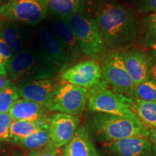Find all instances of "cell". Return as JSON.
I'll return each instance as SVG.
<instances>
[{
  "instance_id": "cell-1",
  "label": "cell",
  "mask_w": 156,
  "mask_h": 156,
  "mask_svg": "<svg viewBox=\"0 0 156 156\" xmlns=\"http://www.w3.org/2000/svg\"><path fill=\"white\" fill-rule=\"evenodd\" d=\"M94 18L110 52L126 50L136 42L142 30L134 11L116 2L101 7Z\"/></svg>"
},
{
  "instance_id": "cell-2",
  "label": "cell",
  "mask_w": 156,
  "mask_h": 156,
  "mask_svg": "<svg viewBox=\"0 0 156 156\" xmlns=\"http://www.w3.org/2000/svg\"><path fill=\"white\" fill-rule=\"evenodd\" d=\"M86 128L91 137L103 143L129 137L148 138L150 135V128L140 120L103 113H95L87 120Z\"/></svg>"
},
{
  "instance_id": "cell-3",
  "label": "cell",
  "mask_w": 156,
  "mask_h": 156,
  "mask_svg": "<svg viewBox=\"0 0 156 156\" xmlns=\"http://www.w3.org/2000/svg\"><path fill=\"white\" fill-rule=\"evenodd\" d=\"M8 73L14 81L51 78L58 73L57 68L41 48L29 46L12 57Z\"/></svg>"
},
{
  "instance_id": "cell-4",
  "label": "cell",
  "mask_w": 156,
  "mask_h": 156,
  "mask_svg": "<svg viewBox=\"0 0 156 156\" xmlns=\"http://www.w3.org/2000/svg\"><path fill=\"white\" fill-rule=\"evenodd\" d=\"M63 19L73 28L83 54L103 62L110 51L105 46L94 17L77 13Z\"/></svg>"
},
{
  "instance_id": "cell-5",
  "label": "cell",
  "mask_w": 156,
  "mask_h": 156,
  "mask_svg": "<svg viewBox=\"0 0 156 156\" xmlns=\"http://www.w3.org/2000/svg\"><path fill=\"white\" fill-rule=\"evenodd\" d=\"M133 99L116 92L105 85L89 90L87 107L94 113L116 115L133 120H140L132 109Z\"/></svg>"
},
{
  "instance_id": "cell-6",
  "label": "cell",
  "mask_w": 156,
  "mask_h": 156,
  "mask_svg": "<svg viewBox=\"0 0 156 156\" xmlns=\"http://www.w3.org/2000/svg\"><path fill=\"white\" fill-rule=\"evenodd\" d=\"M48 0H9L0 7V15L20 24L38 25L46 17Z\"/></svg>"
},
{
  "instance_id": "cell-7",
  "label": "cell",
  "mask_w": 156,
  "mask_h": 156,
  "mask_svg": "<svg viewBox=\"0 0 156 156\" xmlns=\"http://www.w3.org/2000/svg\"><path fill=\"white\" fill-rule=\"evenodd\" d=\"M101 69L103 79L111 88L127 98H134L135 85L126 69L120 51L110 52L103 60Z\"/></svg>"
},
{
  "instance_id": "cell-8",
  "label": "cell",
  "mask_w": 156,
  "mask_h": 156,
  "mask_svg": "<svg viewBox=\"0 0 156 156\" xmlns=\"http://www.w3.org/2000/svg\"><path fill=\"white\" fill-rule=\"evenodd\" d=\"M89 90L66 81L57 85L51 111L78 116L86 108Z\"/></svg>"
},
{
  "instance_id": "cell-9",
  "label": "cell",
  "mask_w": 156,
  "mask_h": 156,
  "mask_svg": "<svg viewBox=\"0 0 156 156\" xmlns=\"http://www.w3.org/2000/svg\"><path fill=\"white\" fill-rule=\"evenodd\" d=\"M60 77L63 81L84 87L88 90L108 85L103 77L100 64L91 58L70 66L62 72Z\"/></svg>"
},
{
  "instance_id": "cell-10",
  "label": "cell",
  "mask_w": 156,
  "mask_h": 156,
  "mask_svg": "<svg viewBox=\"0 0 156 156\" xmlns=\"http://www.w3.org/2000/svg\"><path fill=\"white\" fill-rule=\"evenodd\" d=\"M38 38L41 48L52 60L58 73L71 66L67 51L53 29L47 25H41L38 28Z\"/></svg>"
},
{
  "instance_id": "cell-11",
  "label": "cell",
  "mask_w": 156,
  "mask_h": 156,
  "mask_svg": "<svg viewBox=\"0 0 156 156\" xmlns=\"http://www.w3.org/2000/svg\"><path fill=\"white\" fill-rule=\"evenodd\" d=\"M57 85L51 78L23 82L17 87L19 95L51 111L52 101Z\"/></svg>"
},
{
  "instance_id": "cell-12",
  "label": "cell",
  "mask_w": 156,
  "mask_h": 156,
  "mask_svg": "<svg viewBox=\"0 0 156 156\" xmlns=\"http://www.w3.org/2000/svg\"><path fill=\"white\" fill-rule=\"evenodd\" d=\"M80 118L64 113H56L48 118L51 142L54 147L65 146L79 127Z\"/></svg>"
},
{
  "instance_id": "cell-13",
  "label": "cell",
  "mask_w": 156,
  "mask_h": 156,
  "mask_svg": "<svg viewBox=\"0 0 156 156\" xmlns=\"http://www.w3.org/2000/svg\"><path fill=\"white\" fill-rule=\"evenodd\" d=\"M120 52L126 69L135 86L151 79L153 58L149 51L131 49Z\"/></svg>"
},
{
  "instance_id": "cell-14",
  "label": "cell",
  "mask_w": 156,
  "mask_h": 156,
  "mask_svg": "<svg viewBox=\"0 0 156 156\" xmlns=\"http://www.w3.org/2000/svg\"><path fill=\"white\" fill-rule=\"evenodd\" d=\"M153 143L148 138L129 137L103 143L109 156H153Z\"/></svg>"
},
{
  "instance_id": "cell-15",
  "label": "cell",
  "mask_w": 156,
  "mask_h": 156,
  "mask_svg": "<svg viewBox=\"0 0 156 156\" xmlns=\"http://www.w3.org/2000/svg\"><path fill=\"white\" fill-rule=\"evenodd\" d=\"M0 37L7 44L13 55L29 45L30 34L20 23L8 20H0Z\"/></svg>"
},
{
  "instance_id": "cell-16",
  "label": "cell",
  "mask_w": 156,
  "mask_h": 156,
  "mask_svg": "<svg viewBox=\"0 0 156 156\" xmlns=\"http://www.w3.org/2000/svg\"><path fill=\"white\" fill-rule=\"evenodd\" d=\"M49 23L51 28L55 31L67 49L72 66L83 54L73 28L64 19L54 15H52Z\"/></svg>"
},
{
  "instance_id": "cell-17",
  "label": "cell",
  "mask_w": 156,
  "mask_h": 156,
  "mask_svg": "<svg viewBox=\"0 0 156 156\" xmlns=\"http://www.w3.org/2000/svg\"><path fill=\"white\" fill-rule=\"evenodd\" d=\"M64 156H99L86 126L77 128L72 140L64 146Z\"/></svg>"
},
{
  "instance_id": "cell-18",
  "label": "cell",
  "mask_w": 156,
  "mask_h": 156,
  "mask_svg": "<svg viewBox=\"0 0 156 156\" xmlns=\"http://www.w3.org/2000/svg\"><path fill=\"white\" fill-rule=\"evenodd\" d=\"M48 109L34 101L17 99L9 108L8 114L12 121H39L48 119Z\"/></svg>"
},
{
  "instance_id": "cell-19",
  "label": "cell",
  "mask_w": 156,
  "mask_h": 156,
  "mask_svg": "<svg viewBox=\"0 0 156 156\" xmlns=\"http://www.w3.org/2000/svg\"><path fill=\"white\" fill-rule=\"evenodd\" d=\"M13 142L15 145L31 151L52 145L51 142L48 120L33 134L23 139L14 140Z\"/></svg>"
},
{
  "instance_id": "cell-20",
  "label": "cell",
  "mask_w": 156,
  "mask_h": 156,
  "mask_svg": "<svg viewBox=\"0 0 156 156\" xmlns=\"http://www.w3.org/2000/svg\"><path fill=\"white\" fill-rule=\"evenodd\" d=\"M132 109L138 119L147 127L156 128V101L133 98Z\"/></svg>"
},
{
  "instance_id": "cell-21",
  "label": "cell",
  "mask_w": 156,
  "mask_h": 156,
  "mask_svg": "<svg viewBox=\"0 0 156 156\" xmlns=\"http://www.w3.org/2000/svg\"><path fill=\"white\" fill-rule=\"evenodd\" d=\"M48 120V119L39 121H12L10 126V137L12 141L23 139L36 132Z\"/></svg>"
},
{
  "instance_id": "cell-22",
  "label": "cell",
  "mask_w": 156,
  "mask_h": 156,
  "mask_svg": "<svg viewBox=\"0 0 156 156\" xmlns=\"http://www.w3.org/2000/svg\"><path fill=\"white\" fill-rule=\"evenodd\" d=\"M48 5L50 12L62 19L77 14L80 9L79 0H48Z\"/></svg>"
},
{
  "instance_id": "cell-23",
  "label": "cell",
  "mask_w": 156,
  "mask_h": 156,
  "mask_svg": "<svg viewBox=\"0 0 156 156\" xmlns=\"http://www.w3.org/2000/svg\"><path fill=\"white\" fill-rule=\"evenodd\" d=\"M142 31L140 45L143 48L156 49V12L145 17Z\"/></svg>"
},
{
  "instance_id": "cell-24",
  "label": "cell",
  "mask_w": 156,
  "mask_h": 156,
  "mask_svg": "<svg viewBox=\"0 0 156 156\" xmlns=\"http://www.w3.org/2000/svg\"><path fill=\"white\" fill-rule=\"evenodd\" d=\"M134 98L147 101H156V82L151 78L136 85Z\"/></svg>"
},
{
  "instance_id": "cell-25",
  "label": "cell",
  "mask_w": 156,
  "mask_h": 156,
  "mask_svg": "<svg viewBox=\"0 0 156 156\" xmlns=\"http://www.w3.org/2000/svg\"><path fill=\"white\" fill-rule=\"evenodd\" d=\"M19 97L17 88L12 83L2 89L0 90V113H8Z\"/></svg>"
},
{
  "instance_id": "cell-26",
  "label": "cell",
  "mask_w": 156,
  "mask_h": 156,
  "mask_svg": "<svg viewBox=\"0 0 156 156\" xmlns=\"http://www.w3.org/2000/svg\"><path fill=\"white\" fill-rule=\"evenodd\" d=\"M116 0H79L80 9L78 14L87 17H95L97 12L105 5L115 2Z\"/></svg>"
},
{
  "instance_id": "cell-27",
  "label": "cell",
  "mask_w": 156,
  "mask_h": 156,
  "mask_svg": "<svg viewBox=\"0 0 156 156\" xmlns=\"http://www.w3.org/2000/svg\"><path fill=\"white\" fill-rule=\"evenodd\" d=\"M12 56L8 46L0 37V75L7 76L9 64Z\"/></svg>"
},
{
  "instance_id": "cell-28",
  "label": "cell",
  "mask_w": 156,
  "mask_h": 156,
  "mask_svg": "<svg viewBox=\"0 0 156 156\" xmlns=\"http://www.w3.org/2000/svg\"><path fill=\"white\" fill-rule=\"evenodd\" d=\"M12 119L8 113H0V141H8L10 137V126Z\"/></svg>"
},
{
  "instance_id": "cell-29",
  "label": "cell",
  "mask_w": 156,
  "mask_h": 156,
  "mask_svg": "<svg viewBox=\"0 0 156 156\" xmlns=\"http://www.w3.org/2000/svg\"><path fill=\"white\" fill-rule=\"evenodd\" d=\"M133 5L138 12L142 14L156 12V0H133Z\"/></svg>"
},
{
  "instance_id": "cell-30",
  "label": "cell",
  "mask_w": 156,
  "mask_h": 156,
  "mask_svg": "<svg viewBox=\"0 0 156 156\" xmlns=\"http://www.w3.org/2000/svg\"><path fill=\"white\" fill-rule=\"evenodd\" d=\"M28 156H58V154L56 148L50 145L40 149L33 150L28 153Z\"/></svg>"
},
{
  "instance_id": "cell-31",
  "label": "cell",
  "mask_w": 156,
  "mask_h": 156,
  "mask_svg": "<svg viewBox=\"0 0 156 156\" xmlns=\"http://www.w3.org/2000/svg\"><path fill=\"white\" fill-rule=\"evenodd\" d=\"M153 58V65L151 69V78L156 82V49H151L149 51Z\"/></svg>"
},
{
  "instance_id": "cell-32",
  "label": "cell",
  "mask_w": 156,
  "mask_h": 156,
  "mask_svg": "<svg viewBox=\"0 0 156 156\" xmlns=\"http://www.w3.org/2000/svg\"><path fill=\"white\" fill-rule=\"evenodd\" d=\"M12 82L7 77L0 75V90L2 89L5 88V87H7V85H9Z\"/></svg>"
},
{
  "instance_id": "cell-33",
  "label": "cell",
  "mask_w": 156,
  "mask_h": 156,
  "mask_svg": "<svg viewBox=\"0 0 156 156\" xmlns=\"http://www.w3.org/2000/svg\"><path fill=\"white\" fill-rule=\"evenodd\" d=\"M148 139L151 140L153 145H156V128L150 129V135Z\"/></svg>"
},
{
  "instance_id": "cell-34",
  "label": "cell",
  "mask_w": 156,
  "mask_h": 156,
  "mask_svg": "<svg viewBox=\"0 0 156 156\" xmlns=\"http://www.w3.org/2000/svg\"><path fill=\"white\" fill-rule=\"evenodd\" d=\"M153 156H156V145L153 146Z\"/></svg>"
},
{
  "instance_id": "cell-35",
  "label": "cell",
  "mask_w": 156,
  "mask_h": 156,
  "mask_svg": "<svg viewBox=\"0 0 156 156\" xmlns=\"http://www.w3.org/2000/svg\"><path fill=\"white\" fill-rule=\"evenodd\" d=\"M12 156H23V155L22 153H15V154H13L12 155Z\"/></svg>"
},
{
  "instance_id": "cell-36",
  "label": "cell",
  "mask_w": 156,
  "mask_h": 156,
  "mask_svg": "<svg viewBox=\"0 0 156 156\" xmlns=\"http://www.w3.org/2000/svg\"><path fill=\"white\" fill-rule=\"evenodd\" d=\"M58 156H64L63 155H58Z\"/></svg>"
}]
</instances>
